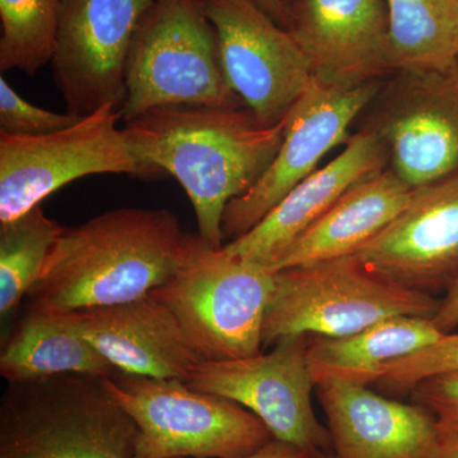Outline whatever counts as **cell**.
Instances as JSON below:
<instances>
[{"label":"cell","mask_w":458,"mask_h":458,"mask_svg":"<svg viewBox=\"0 0 458 458\" xmlns=\"http://www.w3.org/2000/svg\"><path fill=\"white\" fill-rule=\"evenodd\" d=\"M441 301L369 269L357 255L274 273L262 346L284 337H342L399 316L433 318Z\"/></svg>","instance_id":"cell-5"},{"label":"cell","mask_w":458,"mask_h":458,"mask_svg":"<svg viewBox=\"0 0 458 458\" xmlns=\"http://www.w3.org/2000/svg\"><path fill=\"white\" fill-rule=\"evenodd\" d=\"M62 225L41 205L13 221L0 223V315L7 316L40 278Z\"/></svg>","instance_id":"cell-23"},{"label":"cell","mask_w":458,"mask_h":458,"mask_svg":"<svg viewBox=\"0 0 458 458\" xmlns=\"http://www.w3.org/2000/svg\"><path fill=\"white\" fill-rule=\"evenodd\" d=\"M273 291L267 267L186 233L176 270L150 295L167 307L201 360H225L260 354Z\"/></svg>","instance_id":"cell-3"},{"label":"cell","mask_w":458,"mask_h":458,"mask_svg":"<svg viewBox=\"0 0 458 458\" xmlns=\"http://www.w3.org/2000/svg\"><path fill=\"white\" fill-rule=\"evenodd\" d=\"M388 161L390 155L384 141L375 131L364 128L349 138L343 152L330 164L298 183L254 228L236 240L228 241L223 250L234 258L270 270L279 256L349 189L384 171Z\"/></svg>","instance_id":"cell-17"},{"label":"cell","mask_w":458,"mask_h":458,"mask_svg":"<svg viewBox=\"0 0 458 458\" xmlns=\"http://www.w3.org/2000/svg\"><path fill=\"white\" fill-rule=\"evenodd\" d=\"M412 192L391 168L361 180L298 237L270 271L357 255L408 207Z\"/></svg>","instance_id":"cell-19"},{"label":"cell","mask_w":458,"mask_h":458,"mask_svg":"<svg viewBox=\"0 0 458 458\" xmlns=\"http://www.w3.org/2000/svg\"><path fill=\"white\" fill-rule=\"evenodd\" d=\"M456 2L458 3V0H456Z\"/></svg>","instance_id":"cell-34"},{"label":"cell","mask_w":458,"mask_h":458,"mask_svg":"<svg viewBox=\"0 0 458 458\" xmlns=\"http://www.w3.org/2000/svg\"><path fill=\"white\" fill-rule=\"evenodd\" d=\"M458 369V334H445L432 345L386 367L378 382L390 393H410L412 388L428 378Z\"/></svg>","instance_id":"cell-25"},{"label":"cell","mask_w":458,"mask_h":458,"mask_svg":"<svg viewBox=\"0 0 458 458\" xmlns=\"http://www.w3.org/2000/svg\"><path fill=\"white\" fill-rule=\"evenodd\" d=\"M123 123L153 108L241 107L228 86L216 30L199 0H153L132 38Z\"/></svg>","instance_id":"cell-6"},{"label":"cell","mask_w":458,"mask_h":458,"mask_svg":"<svg viewBox=\"0 0 458 458\" xmlns=\"http://www.w3.org/2000/svg\"><path fill=\"white\" fill-rule=\"evenodd\" d=\"M285 2V4L288 5V8H289V5H291V3L293 2V0H284Z\"/></svg>","instance_id":"cell-33"},{"label":"cell","mask_w":458,"mask_h":458,"mask_svg":"<svg viewBox=\"0 0 458 458\" xmlns=\"http://www.w3.org/2000/svg\"><path fill=\"white\" fill-rule=\"evenodd\" d=\"M60 316L126 375L185 382L201 360L167 307L150 294Z\"/></svg>","instance_id":"cell-18"},{"label":"cell","mask_w":458,"mask_h":458,"mask_svg":"<svg viewBox=\"0 0 458 458\" xmlns=\"http://www.w3.org/2000/svg\"><path fill=\"white\" fill-rule=\"evenodd\" d=\"M313 452L274 438L260 450L243 458H311Z\"/></svg>","instance_id":"cell-29"},{"label":"cell","mask_w":458,"mask_h":458,"mask_svg":"<svg viewBox=\"0 0 458 458\" xmlns=\"http://www.w3.org/2000/svg\"><path fill=\"white\" fill-rule=\"evenodd\" d=\"M337 458H437L445 434L418 403L388 399L369 386H316Z\"/></svg>","instance_id":"cell-16"},{"label":"cell","mask_w":458,"mask_h":458,"mask_svg":"<svg viewBox=\"0 0 458 458\" xmlns=\"http://www.w3.org/2000/svg\"><path fill=\"white\" fill-rule=\"evenodd\" d=\"M152 2L62 0L50 64L66 113L122 108L132 38Z\"/></svg>","instance_id":"cell-12"},{"label":"cell","mask_w":458,"mask_h":458,"mask_svg":"<svg viewBox=\"0 0 458 458\" xmlns=\"http://www.w3.org/2000/svg\"><path fill=\"white\" fill-rule=\"evenodd\" d=\"M137 433L98 377L8 384L0 400V458H135Z\"/></svg>","instance_id":"cell-4"},{"label":"cell","mask_w":458,"mask_h":458,"mask_svg":"<svg viewBox=\"0 0 458 458\" xmlns=\"http://www.w3.org/2000/svg\"><path fill=\"white\" fill-rule=\"evenodd\" d=\"M62 0H0V71L35 75L51 62Z\"/></svg>","instance_id":"cell-24"},{"label":"cell","mask_w":458,"mask_h":458,"mask_svg":"<svg viewBox=\"0 0 458 458\" xmlns=\"http://www.w3.org/2000/svg\"><path fill=\"white\" fill-rule=\"evenodd\" d=\"M120 108H98L50 134L16 137L0 132V223L13 221L63 186L90 174L156 176L132 152Z\"/></svg>","instance_id":"cell-8"},{"label":"cell","mask_w":458,"mask_h":458,"mask_svg":"<svg viewBox=\"0 0 458 458\" xmlns=\"http://www.w3.org/2000/svg\"><path fill=\"white\" fill-rule=\"evenodd\" d=\"M82 119L71 113L59 114L30 104L0 77V132L16 137H36L63 131Z\"/></svg>","instance_id":"cell-26"},{"label":"cell","mask_w":458,"mask_h":458,"mask_svg":"<svg viewBox=\"0 0 458 458\" xmlns=\"http://www.w3.org/2000/svg\"><path fill=\"white\" fill-rule=\"evenodd\" d=\"M394 71L439 68L458 59L456 0H386Z\"/></svg>","instance_id":"cell-22"},{"label":"cell","mask_w":458,"mask_h":458,"mask_svg":"<svg viewBox=\"0 0 458 458\" xmlns=\"http://www.w3.org/2000/svg\"><path fill=\"white\" fill-rule=\"evenodd\" d=\"M218 40L228 86L262 125L282 122L315 82L288 30L254 0H199Z\"/></svg>","instance_id":"cell-9"},{"label":"cell","mask_w":458,"mask_h":458,"mask_svg":"<svg viewBox=\"0 0 458 458\" xmlns=\"http://www.w3.org/2000/svg\"><path fill=\"white\" fill-rule=\"evenodd\" d=\"M437 458H458V434L445 436Z\"/></svg>","instance_id":"cell-31"},{"label":"cell","mask_w":458,"mask_h":458,"mask_svg":"<svg viewBox=\"0 0 458 458\" xmlns=\"http://www.w3.org/2000/svg\"><path fill=\"white\" fill-rule=\"evenodd\" d=\"M445 335L432 318L399 316L351 335H309L307 360L313 382L339 381L369 386L386 367L432 345Z\"/></svg>","instance_id":"cell-20"},{"label":"cell","mask_w":458,"mask_h":458,"mask_svg":"<svg viewBox=\"0 0 458 458\" xmlns=\"http://www.w3.org/2000/svg\"><path fill=\"white\" fill-rule=\"evenodd\" d=\"M267 354L200 360L185 384L192 390L234 401L279 441L307 451L333 450L328 429L312 406L316 387L309 360V335L284 337Z\"/></svg>","instance_id":"cell-10"},{"label":"cell","mask_w":458,"mask_h":458,"mask_svg":"<svg viewBox=\"0 0 458 458\" xmlns=\"http://www.w3.org/2000/svg\"><path fill=\"white\" fill-rule=\"evenodd\" d=\"M185 234L170 210L143 208H120L64 227L25 310L68 315L147 297L176 270Z\"/></svg>","instance_id":"cell-2"},{"label":"cell","mask_w":458,"mask_h":458,"mask_svg":"<svg viewBox=\"0 0 458 458\" xmlns=\"http://www.w3.org/2000/svg\"><path fill=\"white\" fill-rule=\"evenodd\" d=\"M289 17L318 82L349 89L396 72L386 0H293Z\"/></svg>","instance_id":"cell-14"},{"label":"cell","mask_w":458,"mask_h":458,"mask_svg":"<svg viewBox=\"0 0 458 458\" xmlns=\"http://www.w3.org/2000/svg\"><path fill=\"white\" fill-rule=\"evenodd\" d=\"M410 394L436 418L445 436L458 434V369L428 377Z\"/></svg>","instance_id":"cell-27"},{"label":"cell","mask_w":458,"mask_h":458,"mask_svg":"<svg viewBox=\"0 0 458 458\" xmlns=\"http://www.w3.org/2000/svg\"><path fill=\"white\" fill-rule=\"evenodd\" d=\"M102 382L137 426L135 458H243L274 439L254 412L179 379L117 370Z\"/></svg>","instance_id":"cell-7"},{"label":"cell","mask_w":458,"mask_h":458,"mask_svg":"<svg viewBox=\"0 0 458 458\" xmlns=\"http://www.w3.org/2000/svg\"><path fill=\"white\" fill-rule=\"evenodd\" d=\"M285 123L286 116L262 125L249 108L167 106L123 123V132L138 159L179 181L194 208L198 236L222 249L225 208L270 167Z\"/></svg>","instance_id":"cell-1"},{"label":"cell","mask_w":458,"mask_h":458,"mask_svg":"<svg viewBox=\"0 0 458 458\" xmlns=\"http://www.w3.org/2000/svg\"><path fill=\"white\" fill-rule=\"evenodd\" d=\"M432 321L443 334H450L458 327V280L448 289Z\"/></svg>","instance_id":"cell-28"},{"label":"cell","mask_w":458,"mask_h":458,"mask_svg":"<svg viewBox=\"0 0 458 458\" xmlns=\"http://www.w3.org/2000/svg\"><path fill=\"white\" fill-rule=\"evenodd\" d=\"M379 89V82L344 89L315 81L286 114L284 138L270 167L246 194L225 208V240L243 236L313 174L322 157L348 140L352 122Z\"/></svg>","instance_id":"cell-13"},{"label":"cell","mask_w":458,"mask_h":458,"mask_svg":"<svg viewBox=\"0 0 458 458\" xmlns=\"http://www.w3.org/2000/svg\"><path fill=\"white\" fill-rule=\"evenodd\" d=\"M357 256L412 291L447 292L458 280V174L415 189L408 207Z\"/></svg>","instance_id":"cell-15"},{"label":"cell","mask_w":458,"mask_h":458,"mask_svg":"<svg viewBox=\"0 0 458 458\" xmlns=\"http://www.w3.org/2000/svg\"><path fill=\"white\" fill-rule=\"evenodd\" d=\"M254 2L265 13L269 14L279 26L285 30L289 29L291 17H289V8L284 0H254Z\"/></svg>","instance_id":"cell-30"},{"label":"cell","mask_w":458,"mask_h":458,"mask_svg":"<svg viewBox=\"0 0 458 458\" xmlns=\"http://www.w3.org/2000/svg\"><path fill=\"white\" fill-rule=\"evenodd\" d=\"M64 316L26 311L0 352V375L8 384L62 375L106 378L116 373Z\"/></svg>","instance_id":"cell-21"},{"label":"cell","mask_w":458,"mask_h":458,"mask_svg":"<svg viewBox=\"0 0 458 458\" xmlns=\"http://www.w3.org/2000/svg\"><path fill=\"white\" fill-rule=\"evenodd\" d=\"M311 458H337L333 450H319L312 454Z\"/></svg>","instance_id":"cell-32"},{"label":"cell","mask_w":458,"mask_h":458,"mask_svg":"<svg viewBox=\"0 0 458 458\" xmlns=\"http://www.w3.org/2000/svg\"><path fill=\"white\" fill-rule=\"evenodd\" d=\"M396 73L367 126L387 148L391 170L412 190L458 174V59Z\"/></svg>","instance_id":"cell-11"}]
</instances>
